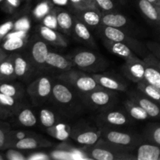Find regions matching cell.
Segmentation results:
<instances>
[{"label": "cell", "instance_id": "obj_37", "mask_svg": "<svg viewBox=\"0 0 160 160\" xmlns=\"http://www.w3.org/2000/svg\"><path fill=\"white\" fill-rule=\"evenodd\" d=\"M39 119L43 127L45 128H51L59 122V117L52 110L43 108L39 112Z\"/></svg>", "mask_w": 160, "mask_h": 160}, {"label": "cell", "instance_id": "obj_2", "mask_svg": "<svg viewBox=\"0 0 160 160\" xmlns=\"http://www.w3.org/2000/svg\"><path fill=\"white\" fill-rule=\"evenodd\" d=\"M97 32L101 39H106L125 44L130 48H131L136 55H138L140 58L142 57V59L149 52L145 43H143L135 38L129 35L120 28L101 24L97 28Z\"/></svg>", "mask_w": 160, "mask_h": 160}, {"label": "cell", "instance_id": "obj_8", "mask_svg": "<svg viewBox=\"0 0 160 160\" xmlns=\"http://www.w3.org/2000/svg\"><path fill=\"white\" fill-rule=\"evenodd\" d=\"M48 50L47 42L40 38L31 41L29 48V58L34 68L38 70H45V62L48 56Z\"/></svg>", "mask_w": 160, "mask_h": 160}, {"label": "cell", "instance_id": "obj_7", "mask_svg": "<svg viewBox=\"0 0 160 160\" xmlns=\"http://www.w3.org/2000/svg\"><path fill=\"white\" fill-rule=\"evenodd\" d=\"M53 82L51 78L42 76L36 78L27 88V94L34 106H41L51 98Z\"/></svg>", "mask_w": 160, "mask_h": 160}, {"label": "cell", "instance_id": "obj_32", "mask_svg": "<svg viewBox=\"0 0 160 160\" xmlns=\"http://www.w3.org/2000/svg\"><path fill=\"white\" fill-rule=\"evenodd\" d=\"M137 88L139 92L160 104V89L157 87L143 80L137 83Z\"/></svg>", "mask_w": 160, "mask_h": 160}, {"label": "cell", "instance_id": "obj_10", "mask_svg": "<svg viewBox=\"0 0 160 160\" xmlns=\"http://www.w3.org/2000/svg\"><path fill=\"white\" fill-rule=\"evenodd\" d=\"M70 137L81 145H93L101 138V132L88 125L78 124L71 129Z\"/></svg>", "mask_w": 160, "mask_h": 160}, {"label": "cell", "instance_id": "obj_22", "mask_svg": "<svg viewBox=\"0 0 160 160\" xmlns=\"http://www.w3.org/2000/svg\"><path fill=\"white\" fill-rule=\"evenodd\" d=\"M73 31L77 38L80 42L84 43V45H88V46L96 47L95 39H94L88 27L82 21H81L79 19L77 18L76 17H73Z\"/></svg>", "mask_w": 160, "mask_h": 160}, {"label": "cell", "instance_id": "obj_53", "mask_svg": "<svg viewBox=\"0 0 160 160\" xmlns=\"http://www.w3.org/2000/svg\"><path fill=\"white\" fill-rule=\"evenodd\" d=\"M159 28H160V5H159Z\"/></svg>", "mask_w": 160, "mask_h": 160}, {"label": "cell", "instance_id": "obj_25", "mask_svg": "<svg viewBox=\"0 0 160 160\" xmlns=\"http://www.w3.org/2000/svg\"><path fill=\"white\" fill-rule=\"evenodd\" d=\"M16 79L13 52H12L0 63V81H12Z\"/></svg>", "mask_w": 160, "mask_h": 160}, {"label": "cell", "instance_id": "obj_15", "mask_svg": "<svg viewBox=\"0 0 160 160\" xmlns=\"http://www.w3.org/2000/svg\"><path fill=\"white\" fill-rule=\"evenodd\" d=\"M129 98L142 106L152 118H160V104L151 99L141 92H131Z\"/></svg>", "mask_w": 160, "mask_h": 160}, {"label": "cell", "instance_id": "obj_31", "mask_svg": "<svg viewBox=\"0 0 160 160\" xmlns=\"http://www.w3.org/2000/svg\"><path fill=\"white\" fill-rule=\"evenodd\" d=\"M0 92L22 100L25 94L23 86L12 81H0Z\"/></svg>", "mask_w": 160, "mask_h": 160}, {"label": "cell", "instance_id": "obj_18", "mask_svg": "<svg viewBox=\"0 0 160 160\" xmlns=\"http://www.w3.org/2000/svg\"><path fill=\"white\" fill-rule=\"evenodd\" d=\"M104 46L112 54L123 58L125 60H134L141 59L136 53L130 48L128 45L121 42H112V41L102 39Z\"/></svg>", "mask_w": 160, "mask_h": 160}, {"label": "cell", "instance_id": "obj_21", "mask_svg": "<svg viewBox=\"0 0 160 160\" xmlns=\"http://www.w3.org/2000/svg\"><path fill=\"white\" fill-rule=\"evenodd\" d=\"M75 17L90 28L101 25L102 12L99 9H84L75 11Z\"/></svg>", "mask_w": 160, "mask_h": 160}, {"label": "cell", "instance_id": "obj_29", "mask_svg": "<svg viewBox=\"0 0 160 160\" xmlns=\"http://www.w3.org/2000/svg\"><path fill=\"white\" fill-rule=\"evenodd\" d=\"M71 129L72 128H70L68 123H63V122H58L54 126L47 128L46 132L56 140L64 142L69 137H70Z\"/></svg>", "mask_w": 160, "mask_h": 160}, {"label": "cell", "instance_id": "obj_27", "mask_svg": "<svg viewBox=\"0 0 160 160\" xmlns=\"http://www.w3.org/2000/svg\"><path fill=\"white\" fill-rule=\"evenodd\" d=\"M128 23V20L124 15L114 12H102V25L112 28H122L127 26Z\"/></svg>", "mask_w": 160, "mask_h": 160}, {"label": "cell", "instance_id": "obj_39", "mask_svg": "<svg viewBox=\"0 0 160 160\" xmlns=\"http://www.w3.org/2000/svg\"><path fill=\"white\" fill-rule=\"evenodd\" d=\"M23 0H3L1 3V9L9 14L14 13L18 10Z\"/></svg>", "mask_w": 160, "mask_h": 160}, {"label": "cell", "instance_id": "obj_38", "mask_svg": "<svg viewBox=\"0 0 160 160\" xmlns=\"http://www.w3.org/2000/svg\"><path fill=\"white\" fill-rule=\"evenodd\" d=\"M54 8V4L51 0H42L36 5L32 11L34 17L38 20H42L48 12Z\"/></svg>", "mask_w": 160, "mask_h": 160}, {"label": "cell", "instance_id": "obj_49", "mask_svg": "<svg viewBox=\"0 0 160 160\" xmlns=\"http://www.w3.org/2000/svg\"><path fill=\"white\" fill-rule=\"evenodd\" d=\"M54 6H59V7H62V6H69L70 4V0H51Z\"/></svg>", "mask_w": 160, "mask_h": 160}, {"label": "cell", "instance_id": "obj_24", "mask_svg": "<svg viewBox=\"0 0 160 160\" xmlns=\"http://www.w3.org/2000/svg\"><path fill=\"white\" fill-rule=\"evenodd\" d=\"M54 10L56 14L59 30L64 34H70L73 31V17L70 12L59 6L54 7Z\"/></svg>", "mask_w": 160, "mask_h": 160}, {"label": "cell", "instance_id": "obj_50", "mask_svg": "<svg viewBox=\"0 0 160 160\" xmlns=\"http://www.w3.org/2000/svg\"><path fill=\"white\" fill-rule=\"evenodd\" d=\"M8 55H9V53H8L6 50L3 49L2 47H0V63L7 57Z\"/></svg>", "mask_w": 160, "mask_h": 160}, {"label": "cell", "instance_id": "obj_56", "mask_svg": "<svg viewBox=\"0 0 160 160\" xmlns=\"http://www.w3.org/2000/svg\"><path fill=\"white\" fill-rule=\"evenodd\" d=\"M2 2H3V0H0V5H1V3Z\"/></svg>", "mask_w": 160, "mask_h": 160}, {"label": "cell", "instance_id": "obj_17", "mask_svg": "<svg viewBox=\"0 0 160 160\" xmlns=\"http://www.w3.org/2000/svg\"><path fill=\"white\" fill-rule=\"evenodd\" d=\"M13 59L17 79L26 80L35 69L31 59L20 52H13Z\"/></svg>", "mask_w": 160, "mask_h": 160}, {"label": "cell", "instance_id": "obj_43", "mask_svg": "<svg viewBox=\"0 0 160 160\" xmlns=\"http://www.w3.org/2000/svg\"><path fill=\"white\" fill-rule=\"evenodd\" d=\"M30 28H31V20L28 16H23L14 22L13 30L28 31Z\"/></svg>", "mask_w": 160, "mask_h": 160}, {"label": "cell", "instance_id": "obj_40", "mask_svg": "<svg viewBox=\"0 0 160 160\" xmlns=\"http://www.w3.org/2000/svg\"><path fill=\"white\" fill-rule=\"evenodd\" d=\"M11 130L10 124L4 120H0V150L6 149L7 134Z\"/></svg>", "mask_w": 160, "mask_h": 160}, {"label": "cell", "instance_id": "obj_13", "mask_svg": "<svg viewBox=\"0 0 160 160\" xmlns=\"http://www.w3.org/2000/svg\"><path fill=\"white\" fill-rule=\"evenodd\" d=\"M121 70L124 76L134 83H138L145 80V66L143 59L125 60Z\"/></svg>", "mask_w": 160, "mask_h": 160}, {"label": "cell", "instance_id": "obj_41", "mask_svg": "<svg viewBox=\"0 0 160 160\" xmlns=\"http://www.w3.org/2000/svg\"><path fill=\"white\" fill-rule=\"evenodd\" d=\"M42 24L44 26L48 27V28H52V29L59 30L58 28V23H57V18H56V14L54 10V8L50 12H48L45 17L42 20Z\"/></svg>", "mask_w": 160, "mask_h": 160}, {"label": "cell", "instance_id": "obj_26", "mask_svg": "<svg viewBox=\"0 0 160 160\" xmlns=\"http://www.w3.org/2000/svg\"><path fill=\"white\" fill-rule=\"evenodd\" d=\"M138 7L143 15L155 25L159 27V5L147 0H138Z\"/></svg>", "mask_w": 160, "mask_h": 160}, {"label": "cell", "instance_id": "obj_34", "mask_svg": "<svg viewBox=\"0 0 160 160\" xmlns=\"http://www.w3.org/2000/svg\"><path fill=\"white\" fill-rule=\"evenodd\" d=\"M142 137L146 142L160 145V124L152 123L147 125Z\"/></svg>", "mask_w": 160, "mask_h": 160}, {"label": "cell", "instance_id": "obj_42", "mask_svg": "<svg viewBox=\"0 0 160 160\" xmlns=\"http://www.w3.org/2000/svg\"><path fill=\"white\" fill-rule=\"evenodd\" d=\"M4 156L7 160H28V156H25L21 150L13 148H7Z\"/></svg>", "mask_w": 160, "mask_h": 160}, {"label": "cell", "instance_id": "obj_16", "mask_svg": "<svg viewBox=\"0 0 160 160\" xmlns=\"http://www.w3.org/2000/svg\"><path fill=\"white\" fill-rule=\"evenodd\" d=\"M73 63L67 56H64L59 53L50 52L45 62L46 70H52L58 71L60 73L73 69Z\"/></svg>", "mask_w": 160, "mask_h": 160}, {"label": "cell", "instance_id": "obj_35", "mask_svg": "<svg viewBox=\"0 0 160 160\" xmlns=\"http://www.w3.org/2000/svg\"><path fill=\"white\" fill-rule=\"evenodd\" d=\"M36 134L35 133L30 131H26V130H12L9 131L7 134V141H6V149L10 148L12 145L22 139L25 138L29 136H32Z\"/></svg>", "mask_w": 160, "mask_h": 160}, {"label": "cell", "instance_id": "obj_28", "mask_svg": "<svg viewBox=\"0 0 160 160\" xmlns=\"http://www.w3.org/2000/svg\"><path fill=\"white\" fill-rule=\"evenodd\" d=\"M12 117H16V120L19 124L26 128H31L37 123V117L34 115L32 109L23 106L20 108Z\"/></svg>", "mask_w": 160, "mask_h": 160}, {"label": "cell", "instance_id": "obj_12", "mask_svg": "<svg viewBox=\"0 0 160 160\" xmlns=\"http://www.w3.org/2000/svg\"><path fill=\"white\" fill-rule=\"evenodd\" d=\"M143 60L145 66V80L160 89V60L150 52Z\"/></svg>", "mask_w": 160, "mask_h": 160}, {"label": "cell", "instance_id": "obj_47", "mask_svg": "<svg viewBox=\"0 0 160 160\" xmlns=\"http://www.w3.org/2000/svg\"><path fill=\"white\" fill-rule=\"evenodd\" d=\"M50 156L45 153H33L28 156V159L32 160H40V159H49Z\"/></svg>", "mask_w": 160, "mask_h": 160}, {"label": "cell", "instance_id": "obj_23", "mask_svg": "<svg viewBox=\"0 0 160 160\" xmlns=\"http://www.w3.org/2000/svg\"><path fill=\"white\" fill-rule=\"evenodd\" d=\"M135 156L138 160H160V145L143 142L138 147Z\"/></svg>", "mask_w": 160, "mask_h": 160}, {"label": "cell", "instance_id": "obj_9", "mask_svg": "<svg viewBox=\"0 0 160 160\" xmlns=\"http://www.w3.org/2000/svg\"><path fill=\"white\" fill-rule=\"evenodd\" d=\"M61 82H56L53 84L52 91L51 99L55 105L62 108H70L73 105L75 100L74 94L73 93L70 87L60 81Z\"/></svg>", "mask_w": 160, "mask_h": 160}, {"label": "cell", "instance_id": "obj_51", "mask_svg": "<svg viewBox=\"0 0 160 160\" xmlns=\"http://www.w3.org/2000/svg\"><path fill=\"white\" fill-rule=\"evenodd\" d=\"M147 1L153 3V4L160 5V0H147Z\"/></svg>", "mask_w": 160, "mask_h": 160}, {"label": "cell", "instance_id": "obj_19", "mask_svg": "<svg viewBox=\"0 0 160 160\" xmlns=\"http://www.w3.org/2000/svg\"><path fill=\"white\" fill-rule=\"evenodd\" d=\"M52 145V144L48 139L38 134H34L16 142L11 148L20 150H32L36 148H48L51 147Z\"/></svg>", "mask_w": 160, "mask_h": 160}, {"label": "cell", "instance_id": "obj_30", "mask_svg": "<svg viewBox=\"0 0 160 160\" xmlns=\"http://www.w3.org/2000/svg\"><path fill=\"white\" fill-rule=\"evenodd\" d=\"M124 108L125 111L129 115V117L134 120H145L150 117L142 106H139L131 98H128L124 102Z\"/></svg>", "mask_w": 160, "mask_h": 160}, {"label": "cell", "instance_id": "obj_48", "mask_svg": "<svg viewBox=\"0 0 160 160\" xmlns=\"http://www.w3.org/2000/svg\"><path fill=\"white\" fill-rule=\"evenodd\" d=\"M12 116H13V114L10 111L0 106V120H6L9 117H12Z\"/></svg>", "mask_w": 160, "mask_h": 160}, {"label": "cell", "instance_id": "obj_52", "mask_svg": "<svg viewBox=\"0 0 160 160\" xmlns=\"http://www.w3.org/2000/svg\"><path fill=\"white\" fill-rule=\"evenodd\" d=\"M5 159H6V158H5L4 154H2V153H0V160H5Z\"/></svg>", "mask_w": 160, "mask_h": 160}, {"label": "cell", "instance_id": "obj_54", "mask_svg": "<svg viewBox=\"0 0 160 160\" xmlns=\"http://www.w3.org/2000/svg\"><path fill=\"white\" fill-rule=\"evenodd\" d=\"M117 1H118L119 2L122 3V4H124V3L126 2V0H117Z\"/></svg>", "mask_w": 160, "mask_h": 160}, {"label": "cell", "instance_id": "obj_20", "mask_svg": "<svg viewBox=\"0 0 160 160\" xmlns=\"http://www.w3.org/2000/svg\"><path fill=\"white\" fill-rule=\"evenodd\" d=\"M38 33L42 38L50 45L63 47V48L67 47L68 45L66 38L61 33L57 31V30L52 29L48 27L44 26L43 24H41L38 27Z\"/></svg>", "mask_w": 160, "mask_h": 160}, {"label": "cell", "instance_id": "obj_3", "mask_svg": "<svg viewBox=\"0 0 160 160\" xmlns=\"http://www.w3.org/2000/svg\"><path fill=\"white\" fill-rule=\"evenodd\" d=\"M73 65L82 71L91 73L102 72L109 66V62L103 56L89 50H79L67 56Z\"/></svg>", "mask_w": 160, "mask_h": 160}, {"label": "cell", "instance_id": "obj_33", "mask_svg": "<svg viewBox=\"0 0 160 160\" xmlns=\"http://www.w3.org/2000/svg\"><path fill=\"white\" fill-rule=\"evenodd\" d=\"M0 106L10 111L14 115L23 105L20 99L0 92Z\"/></svg>", "mask_w": 160, "mask_h": 160}, {"label": "cell", "instance_id": "obj_55", "mask_svg": "<svg viewBox=\"0 0 160 160\" xmlns=\"http://www.w3.org/2000/svg\"><path fill=\"white\" fill-rule=\"evenodd\" d=\"M158 37H159V39L160 40V28H159V30H158Z\"/></svg>", "mask_w": 160, "mask_h": 160}, {"label": "cell", "instance_id": "obj_44", "mask_svg": "<svg viewBox=\"0 0 160 160\" xmlns=\"http://www.w3.org/2000/svg\"><path fill=\"white\" fill-rule=\"evenodd\" d=\"M97 6L102 12H114L115 3L113 0H95Z\"/></svg>", "mask_w": 160, "mask_h": 160}, {"label": "cell", "instance_id": "obj_45", "mask_svg": "<svg viewBox=\"0 0 160 160\" xmlns=\"http://www.w3.org/2000/svg\"><path fill=\"white\" fill-rule=\"evenodd\" d=\"M15 20H9L0 25V42H2L7 34L13 30Z\"/></svg>", "mask_w": 160, "mask_h": 160}, {"label": "cell", "instance_id": "obj_4", "mask_svg": "<svg viewBox=\"0 0 160 160\" xmlns=\"http://www.w3.org/2000/svg\"><path fill=\"white\" fill-rule=\"evenodd\" d=\"M58 79L68 84L70 88H74L80 95L88 93L102 87L92 75L83 73L81 70H76L71 69L68 71L60 73L58 76Z\"/></svg>", "mask_w": 160, "mask_h": 160}, {"label": "cell", "instance_id": "obj_14", "mask_svg": "<svg viewBox=\"0 0 160 160\" xmlns=\"http://www.w3.org/2000/svg\"><path fill=\"white\" fill-rule=\"evenodd\" d=\"M98 84L102 87L114 92H126L128 84L121 78L109 73H92Z\"/></svg>", "mask_w": 160, "mask_h": 160}, {"label": "cell", "instance_id": "obj_5", "mask_svg": "<svg viewBox=\"0 0 160 160\" xmlns=\"http://www.w3.org/2000/svg\"><path fill=\"white\" fill-rule=\"evenodd\" d=\"M83 102L88 107L98 110H106L115 105L117 99V92L101 87L88 93L80 95Z\"/></svg>", "mask_w": 160, "mask_h": 160}, {"label": "cell", "instance_id": "obj_1", "mask_svg": "<svg viewBox=\"0 0 160 160\" xmlns=\"http://www.w3.org/2000/svg\"><path fill=\"white\" fill-rule=\"evenodd\" d=\"M81 149L90 159L96 160L136 159L132 153L134 148L114 145L102 138L93 145H84Z\"/></svg>", "mask_w": 160, "mask_h": 160}, {"label": "cell", "instance_id": "obj_11", "mask_svg": "<svg viewBox=\"0 0 160 160\" xmlns=\"http://www.w3.org/2000/svg\"><path fill=\"white\" fill-rule=\"evenodd\" d=\"M129 115L118 109H106L98 115L100 124L108 127H120L130 123Z\"/></svg>", "mask_w": 160, "mask_h": 160}, {"label": "cell", "instance_id": "obj_36", "mask_svg": "<svg viewBox=\"0 0 160 160\" xmlns=\"http://www.w3.org/2000/svg\"><path fill=\"white\" fill-rule=\"evenodd\" d=\"M28 38H6L2 42L1 47L6 52H15L23 48L28 44Z\"/></svg>", "mask_w": 160, "mask_h": 160}, {"label": "cell", "instance_id": "obj_6", "mask_svg": "<svg viewBox=\"0 0 160 160\" xmlns=\"http://www.w3.org/2000/svg\"><path fill=\"white\" fill-rule=\"evenodd\" d=\"M99 130L101 132V138L120 146L135 149L141 144L143 143L145 140L143 137H139L137 134L117 131L104 125H102Z\"/></svg>", "mask_w": 160, "mask_h": 160}, {"label": "cell", "instance_id": "obj_46", "mask_svg": "<svg viewBox=\"0 0 160 160\" xmlns=\"http://www.w3.org/2000/svg\"><path fill=\"white\" fill-rule=\"evenodd\" d=\"M145 45H146L148 51L152 53L154 56H156L160 60V42L149 41V42H145Z\"/></svg>", "mask_w": 160, "mask_h": 160}]
</instances>
